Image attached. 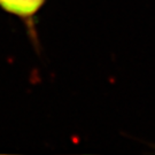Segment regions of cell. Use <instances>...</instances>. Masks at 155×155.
<instances>
[{"label":"cell","mask_w":155,"mask_h":155,"mask_svg":"<svg viewBox=\"0 0 155 155\" xmlns=\"http://www.w3.org/2000/svg\"><path fill=\"white\" fill-rule=\"evenodd\" d=\"M45 0H0V7L20 17H30L39 11Z\"/></svg>","instance_id":"obj_1"}]
</instances>
